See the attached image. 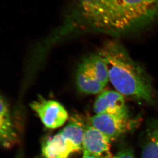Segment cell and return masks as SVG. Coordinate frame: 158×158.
<instances>
[{"label": "cell", "mask_w": 158, "mask_h": 158, "mask_svg": "<svg viewBox=\"0 0 158 158\" xmlns=\"http://www.w3.org/2000/svg\"><path fill=\"white\" fill-rule=\"evenodd\" d=\"M68 28L122 35L158 21V0H77Z\"/></svg>", "instance_id": "cell-1"}, {"label": "cell", "mask_w": 158, "mask_h": 158, "mask_svg": "<svg viewBox=\"0 0 158 158\" xmlns=\"http://www.w3.org/2000/svg\"><path fill=\"white\" fill-rule=\"evenodd\" d=\"M98 52L106 64L109 81L118 92L148 103L154 102L149 77L120 43L108 40Z\"/></svg>", "instance_id": "cell-2"}, {"label": "cell", "mask_w": 158, "mask_h": 158, "mask_svg": "<svg viewBox=\"0 0 158 158\" xmlns=\"http://www.w3.org/2000/svg\"><path fill=\"white\" fill-rule=\"evenodd\" d=\"M109 81L108 68L98 52L82 60L76 74V84L80 92L95 94L101 92Z\"/></svg>", "instance_id": "cell-3"}, {"label": "cell", "mask_w": 158, "mask_h": 158, "mask_svg": "<svg viewBox=\"0 0 158 158\" xmlns=\"http://www.w3.org/2000/svg\"><path fill=\"white\" fill-rule=\"evenodd\" d=\"M90 123L108 136L111 140L116 139L134 127V122L128 114H96L90 119Z\"/></svg>", "instance_id": "cell-4"}, {"label": "cell", "mask_w": 158, "mask_h": 158, "mask_svg": "<svg viewBox=\"0 0 158 158\" xmlns=\"http://www.w3.org/2000/svg\"><path fill=\"white\" fill-rule=\"evenodd\" d=\"M30 106L38 115L44 125L50 129L61 127L68 117L64 106L55 100L41 97L31 103Z\"/></svg>", "instance_id": "cell-5"}, {"label": "cell", "mask_w": 158, "mask_h": 158, "mask_svg": "<svg viewBox=\"0 0 158 158\" xmlns=\"http://www.w3.org/2000/svg\"><path fill=\"white\" fill-rule=\"evenodd\" d=\"M111 139L99 130L88 125L85 128L82 143L83 152L98 158H112Z\"/></svg>", "instance_id": "cell-6"}, {"label": "cell", "mask_w": 158, "mask_h": 158, "mask_svg": "<svg viewBox=\"0 0 158 158\" xmlns=\"http://www.w3.org/2000/svg\"><path fill=\"white\" fill-rule=\"evenodd\" d=\"M18 135L9 105L0 93V146L13 147L18 142Z\"/></svg>", "instance_id": "cell-7"}, {"label": "cell", "mask_w": 158, "mask_h": 158, "mask_svg": "<svg viewBox=\"0 0 158 158\" xmlns=\"http://www.w3.org/2000/svg\"><path fill=\"white\" fill-rule=\"evenodd\" d=\"M94 111L96 114H128L124 96L117 91H106L102 92L95 100Z\"/></svg>", "instance_id": "cell-8"}, {"label": "cell", "mask_w": 158, "mask_h": 158, "mask_svg": "<svg viewBox=\"0 0 158 158\" xmlns=\"http://www.w3.org/2000/svg\"><path fill=\"white\" fill-rule=\"evenodd\" d=\"M75 151L64 139L61 132L49 138L43 144V158H69Z\"/></svg>", "instance_id": "cell-9"}, {"label": "cell", "mask_w": 158, "mask_h": 158, "mask_svg": "<svg viewBox=\"0 0 158 158\" xmlns=\"http://www.w3.org/2000/svg\"><path fill=\"white\" fill-rule=\"evenodd\" d=\"M142 158H158V118L148 123L142 146Z\"/></svg>", "instance_id": "cell-10"}, {"label": "cell", "mask_w": 158, "mask_h": 158, "mask_svg": "<svg viewBox=\"0 0 158 158\" xmlns=\"http://www.w3.org/2000/svg\"><path fill=\"white\" fill-rule=\"evenodd\" d=\"M85 128L78 121H71L60 131L64 139L73 148L75 152L82 149Z\"/></svg>", "instance_id": "cell-11"}, {"label": "cell", "mask_w": 158, "mask_h": 158, "mask_svg": "<svg viewBox=\"0 0 158 158\" xmlns=\"http://www.w3.org/2000/svg\"><path fill=\"white\" fill-rule=\"evenodd\" d=\"M112 158H135V157L133 151L129 148H127L120 151Z\"/></svg>", "instance_id": "cell-12"}, {"label": "cell", "mask_w": 158, "mask_h": 158, "mask_svg": "<svg viewBox=\"0 0 158 158\" xmlns=\"http://www.w3.org/2000/svg\"><path fill=\"white\" fill-rule=\"evenodd\" d=\"M82 158H98L95 157L94 156L91 155L90 154L86 153V152H83V156Z\"/></svg>", "instance_id": "cell-13"}]
</instances>
